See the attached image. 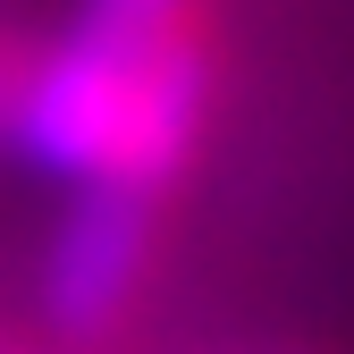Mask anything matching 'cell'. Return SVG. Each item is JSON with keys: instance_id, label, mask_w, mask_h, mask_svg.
I'll return each instance as SVG.
<instances>
[{"instance_id": "cell-1", "label": "cell", "mask_w": 354, "mask_h": 354, "mask_svg": "<svg viewBox=\"0 0 354 354\" xmlns=\"http://www.w3.org/2000/svg\"><path fill=\"white\" fill-rule=\"evenodd\" d=\"M228 0H76L68 34L9 93L17 152L68 186L169 194L219 102Z\"/></svg>"}, {"instance_id": "cell-2", "label": "cell", "mask_w": 354, "mask_h": 354, "mask_svg": "<svg viewBox=\"0 0 354 354\" xmlns=\"http://www.w3.org/2000/svg\"><path fill=\"white\" fill-rule=\"evenodd\" d=\"M160 203L169 194H144V186H76V211L42 261V295L68 337H102L136 313L160 261Z\"/></svg>"}, {"instance_id": "cell-3", "label": "cell", "mask_w": 354, "mask_h": 354, "mask_svg": "<svg viewBox=\"0 0 354 354\" xmlns=\"http://www.w3.org/2000/svg\"><path fill=\"white\" fill-rule=\"evenodd\" d=\"M0 354H34V346H17V337H0Z\"/></svg>"}]
</instances>
